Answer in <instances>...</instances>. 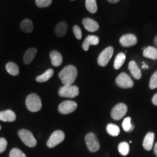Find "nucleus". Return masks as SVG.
<instances>
[{"label":"nucleus","instance_id":"1","mask_svg":"<svg viewBox=\"0 0 157 157\" xmlns=\"http://www.w3.org/2000/svg\"><path fill=\"white\" fill-rule=\"evenodd\" d=\"M77 74V69L75 66L69 65L59 73V77L64 85H71L75 82Z\"/></svg>","mask_w":157,"mask_h":157},{"label":"nucleus","instance_id":"2","mask_svg":"<svg viewBox=\"0 0 157 157\" xmlns=\"http://www.w3.org/2000/svg\"><path fill=\"white\" fill-rule=\"evenodd\" d=\"M25 105L27 109L31 112H37L42 109V101L38 95L31 94L26 98Z\"/></svg>","mask_w":157,"mask_h":157},{"label":"nucleus","instance_id":"3","mask_svg":"<svg viewBox=\"0 0 157 157\" xmlns=\"http://www.w3.org/2000/svg\"><path fill=\"white\" fill-rule=\"evenodd\" d=\"M18 136L21 138V140L23 141V143L25 145H26L27 146L33 148V147H35L36 146V140L35 139V137H34L32 133L29 130H28V129H23L19 130Z\"/></svg>","mask_w":157,"mask_h":157},{"label":"nucleus","instance_id":"4","mask_svg":"<svg viewBox=\"0 0 157 157\" xmlns=\"http://www.w3.org/2000/svg\"><path fill=\"white\" fill-rule=\"evenodd\" d=\"M79 93L78 87L75 85H63L59 89L58 94L60 97L73 98Z\"/></svg>","mask_w":157,"mask_h":157},{"label":"nucleus","instance_id":"5","mask_svg":"<svg viewBox=\"0 0 157 157\" xmlns=\"http://www.w3.org/2000/svg\"><path fill=\"white\" fill-rule=\"evenodd\" d=\"M65 139V134L61 130H56L52 133L50 138L47 142V146L49 148H52L58 146L60 143H62Z\"/></svg>","mask_w":157,"mask_h":157},{"label":"nucleus","instance_id":"6","mask_svg":"<svg viewBox=\"0 0 157 157\" xmlns=\"http://www.w3.org/2000/svg\"><path fill=\"white\" fill-rule=\"evenodd\" d=\"M85 142L90 152H96L100 149V143L95 134L90 132L85 136Z\"/></svg>","mask_w":157,"mask_h":157},{"label":"nucleus","instance_id":"7","mask_svg":"<svg viewBox=\"0 0 157 157\" xmlns=\"http://www.w3.org/2000/svg\"><path fill=\"white\" fill-rule=\"evenodd\" d=\"M113 54V48L112 47H109L105 48L101 54L99 55L98 58V63L99 66L104 67L106 66L107 64L112 58Z\"/></svg>","mask_w":157,"mask_h":157},{"label":"nucleus","instance_id":"8","mask_svg":"<svg viewBox=\"0 0 157 157\" xmlns=\"http://www.w3.org/2000/svg\"><path fill=\"white\" fill-rule=\"evenodd\" d=\"M116 83L119 87L124 88H131L134 85V82L132 80L128 74L126 73H121L116 78Z\"/></svg>","mask_w":157,"mask_h":157},{"label":"nucleus","instance_id":"9","mask_svg":"<svg viewBox=\"0 0 157 157\" xmlns=\"http://www.w3.org/2000/svg\"><path fill=\"white\" fill-rule=\"evenodd\" d=\"M127 112V106L124 103H118L113 108L111 115L114 120H119Z\"/></svg>","mask_w":157,"mask_h":157},{"label":"nucleus","instance_id":"10","mask_svg":"<svg viewBox=\"0 0 157 157\" xmlns=\"http://www.w3.org/2000/svg\"><path fill=\"white\" fill-rule=\"evenodd\" d=\"M77 108V103L74 101H66L59 105L58 111L62 114H68L74 112Z\"/></svg>","mask_w":157,"mask_h":157},{"label":"nucleus","instance_id":"11","mask_svg":"<svg viewBox=\"0 0 157 157\" xmlns=\"http://www.w3.org/2000/svg\"><path fill=\"white\" fill-rule=\"evenodd\" d=\"M119 42L121 46L125 47V48H129V47L134 46L137 44V39L134 34H125L123 35L119 39Z\"/></svg>","mask_w":157,"mask_h":157},{"label":"nucleus","instance_id":"12","mask_svg":"<svg viewBox=\"0 0 157 157\" xmlns=\"http://www.w3.org/2000/svg\"><path fill=\"white\" fill-rule=\"evenodd\" d=\"M98 43H99V38L97 36L90 35L84 39L83 44H82V48L84 51H87L89 50L90 45H97Z\"/></svg>","mask_w":157,"mask_h":157},{"label":"nucleus","instance_id":"13","mask_svg":"<svg viewBox=\"0 0 157 157\" xmlns=\"http://www.w3.org/2000/svg\"><path fill=\"white\" fill-rule=\"evenodd\" d=\"M82 23H83L84 28L87 29L88 31H90V32H94V31H96L99 29L98 23L91 18L83 19Z\"/></svg>","mask_w":157,"mask_h":157},{"label":"nucleus","instance_id":"14","mask_svg":"<svg viewBox=\"0 0 157 157\" xmlns=\"http://www.w3.org/2000/svg\"><path fill=\"white\" fill-rule=\"evenodd\" d=\"M16 119V115L12 110H6L0 112V120L12 122Z\"/></svg>","mask_w":157,"mask_h":157},{"label":"nucleus","instance_id":"15","mask_svg":"<svg viewBox=\"0 0 157 157\" xmlns=\"http://www.w3.org/2000/svg\"><path fill=\"white\" fill-rule=\"evenodd\" d=\"M129 70L130 71L132 76L136 79H140L141 78V71L139 68L138 65L136 63V62L132 61L129 62Z\"/></svg>","mask_w":157,"mask_h":157},{"label":"nucleus","instance_id":"16","mask_svg":"<svg viewBox=\"0 0 157 157\" xmlns=\"http://www.w3.org/2000/svg\"><path fill=\"white\" fill-rule=\"evenodd\" d=\"M155 135L154 132H148L146 136H145L144 140H143V148L146 151L151 150L153 145H154Z\"/></svg>","mask_w":157,"mask_h":157},{"label":"nucleus","instance_id":"17","mask_svg":"<svg viewBox=\"0 0 157 157\" xmlns=\"http://www.w3.org/2000/svg\"><path fill=\"white\" fill-rule=\"evenodd\" d=\"M50 57L51 62L54 66H60L63 63V57L60 52L56 50H53L50 52Z\"/></svg>","mask_w":157,"mask_h":157},{"label":"nucleus","instance_id":"18","mask_svg":"<svg viewBox=\"0 0 157 157\" xmlns=\"http://www.w3.org/2000/svg\"><path fill=\"white\" fill-rule=\"evenodd\" d=\"M143 56L151 60H156L157 59V48L154 47L149 46L144 48L143 50Z\"/></svg>","mask_w":157,"mask_h":157},{"label":"nucleus","instance_id":"19","mask_svg":"<svg viewBox=\"0 0 157 157\" xmlns=\"http://www.w3.org/2000/svg\"><path fill=\"white\" fill-rule=\"evenodd\" d=\"M36 48H30L26 50L25 52L24 56H23V61L25 64H30L32 60H34L36 54Z\"/></svg>","mask_w":157,"mask_h":157},{"label":"nucleus","instance_id":"20","mask_svg":"<svg viewBox=\"0 0 157 157\" xmlns=\"http://www.w3.org/2000/svg\"><path fill=\"white\" fill-rule=\"evenodd\" d=\"M68 29V25L67 23L65 21H62V22L59 23L58 25L56 26V29H55V32L57 36L62 37L66 35V31Z\"/></svg>","mask_w":157,"mask_h":157},{"label":"nucleus","instance_id":"21","mask_svg":"<svg viewBox=\"0 0 157 157\" xmlns=\"http://www.w3.org/2000/svg\"><path fill=\"white\" fill-rule=\"evenodd\" d=\"M21 29L25 33H30L34 30V24L29 19H25L21 23Z\"/></svg>","mask_w":157,"mask_h":157},{"label":"nucleus","instance_id":"22","mask_svg":"<svg viewBox=\"0 0 157 157\" xmlns=\"http://www.w3.org/2000/svg\"><path fill=\"white\" fill-rule=\"evenodd\" d=\"M125 60H126V56L124 53L120 52L118 54L115 58L114 63H113V67L115 69H119L124 63Z\"/></svg>","mask_w":157,"mask_h":157},{"label":"nucleus","instance_id":"23","mask_svg":"<svg viewBox=\"0 0 157 157\" xmlns=\"http://www.w3.org/2000/svg\"><path fill=\"white\" fill-rule=\"evenodd\" d=\"M53 74H54L53 70L50 68V69L47 70L44 74H42V75H39L37 76V77L36 78V82H40V83L48 82V80L50 79V78L52 77V76H53Z\"/></svg>","mask_w":157,"mask_h":157},{"label":"nucleus","instance_id":"24","mask_svg":"<svg viewBox=\"0 0 157 157\" xmlns=\"http://www.w3.org/2000/svg\"><path fill=\"white\" fill-rule=\"evenodd\" d=\"M7 71L12 76H17L19 74V68L13 62H9L6 65Z\"/></svg>","mask_w":157,"mask_h":157},{"label":"nucleus","instance_id":"25","mask_svg":"<svg viewBox=\"0 0 157 157\" xmlns=\"http://www.w3.org/2000/svg\"><path fill=\"white\" fill-rule=\"evenodd\" d=\"M106 130L107 132L109 133L110 135L113 137L118 136L119 132H120V129H119V127H118L117 125L113 124H109L106 127Z\"/></svg>","mask_w":157,"mask_h":157},{"label":"nucleus","instance_id":"26","mask_svg":"<svg viewBox=\"0 0 157 157\" xmlns=\"http://www.w3.org/2000/svg\"><path fill=\"white\" fill-rule=\"evenodd\" d=\"M86 8L90 13H95L98 10V6L96 0H86Z\"/></svg>","mask_w":157,"mask_h":157},{"label":"nucleus","instance_id":"27","mask_svg":"<svg viewBox=\"0 0 157 157\" xmlns=\"http://www.w3.org/2000/svg\"><path fill=\"white\" fill-rule=\"evenodd\" d=\"M134 125L131 123V118L127 117L124 119L122 122V128L125 132H132L134 129Z\"/></svg>","mask_w":157,"mask_h":157},{"label":"nucleus","instance_id":"28","mask_svg":"<svg viewBox=\"0 0 157 157\" xmlns=\"http://www.w3.org/2000/svg\"><path fill=\"white\" fill-rule=\"evenodd\" d=\"M118 150L122 156H127L129 152V145L127 142H122L119 143L118 146Z\"/></svg>","mask_w":157,"mask_h":157},{"label":"nucleus","instance_id":"29","mask_svg":"<svg viewBox=\"0 0 157 157\" xmlns=\"http://www.w3.org/2000/svg\"><path fill=\"white\" fill-rule=\"evenodd\" d=\"M10 157H27L22 151L19 148H13L10 152Z\"/></svg>","mask_w":157,"mask_h":157},{"label":"nucleus","instance_id":"30","mask_svg":"<svg viewBox=\"0 0 157 157\" xmlns=\"http://www.w3.org/2000/svg\"><path fill=\"white\" fill-rule=\"evenodd\" d=\"M149 87L151 90H154L157 87V71H155L150 79Z\"/></svg>","mask_w":157,"mask_h":157},{"label":"nucleus","instance_id":"31","mask_svg":"<svg viewBox=\"0 0 157 157\" xmlns=\"http://www.w3.org/2000/svg\"><path fill=\"white\" fill-rule=\"evenodd\" d=\"M36 4L39 7H47L52 4V0H36Z\"/></svg>","mask_w":157,"mask_h":157},{"label":"nucleus","instance_id":"32","mask_svg":"<svg viewBox=\"0 0 157 157\" xmlns=\"http://www.w3.org/2000/svg\"><path fill=\"white\" fill-rule=\"evenodd\" d=\"M73 31H74V36H76V38L77 39H81L82 36V30L78 25H75L73 27Z\"/></svg>","mask_w":157,"mask_h":157},{"label":"nucleus","instance_id":"33","mask_svg":"<svg viewBox=\"0 0 157 157\" xmlns=\"http://www.w3.org/2000/svg\"><path fill=\"white\" fill-rule=\"evenodd\" d=\"M7 146V142L5 138L3 137H0V154L4 152L5 151L6 148Z\"/></svg>","mask_w":157,"mask_h":157},{"label":"nucleus","instance_id":"34","mask_svg":"<svg viewBox=\"0 0 157 157\" xmlns=\"http://www.w3.org/2000/svg\"><path fill=\"white\" fill-rule=\"evenodd\" d=\"M152 103H153V104H154L155 105H157V93L155 94V95H154V97H153Z\"/></svg>","mask_w":157,"mask_h":157},{"label":"nucleus","instance_id":"35","mask_svg":"<svg viewBox=\"0 0 157 157\" xmlns=\"http://www.w3.org/2000/svg\"><path fill=\"white\" fill-rule=\"evenodd\" d=\"M154 154H156V156H157V143L155 144V146H154Z\"/></svg>","mask_w":157,"mask_h":157},{"label":"nucleus","instance_id":"36","mask_svg":"<svg viewBox=\"0 0 157 157\" xmlns=\"http://www.w3.org/2000/svg\"><path fill=\"white\" fill-rule=\"evenodd\" d=\"M110 3H117L118 2H119L120 0H108Z\"/></svg>","mask_w":157,"mask_h":157},{"label":"nucleus","instance_id":"37","mask_svg":"<svg viewBox=\"0 0 157 157\" xmlns=\"http://www.w3.org/2000/svg\"><path fill=\"white\" fill-rule=\"evenodd\" d=\"M142 68H148V65L145 64L144 63H143V66H142Z\"/></svg>","mask_w":157,"mask_h":157},{"label":"nucleus","instance_id":"38","mask_svg":"<svg viewBox=\"0 0 157 157\" xmlns=\"http://www.w3.org/2000/svg\"><path fill=\"white\" fill-rule=\"evenodd\" d=\"M154 44L156 45V47L157 48V36L155 37L154 39Z\"/></svg>","mask_w":157,"mask_h":157},{"label":"nucleus","instance_id":"39","mask_svg":"<svg viewBox=\"0 0 157 157\" xmlns=\"http://www.w3.org/2000/svg\"><path fill=\"white\" fill-rule=\"evenodd\" d=\"M0 129H1V126H0Z\"/></svg>","mask_w":157,"mask_h":157}]
</instances>
